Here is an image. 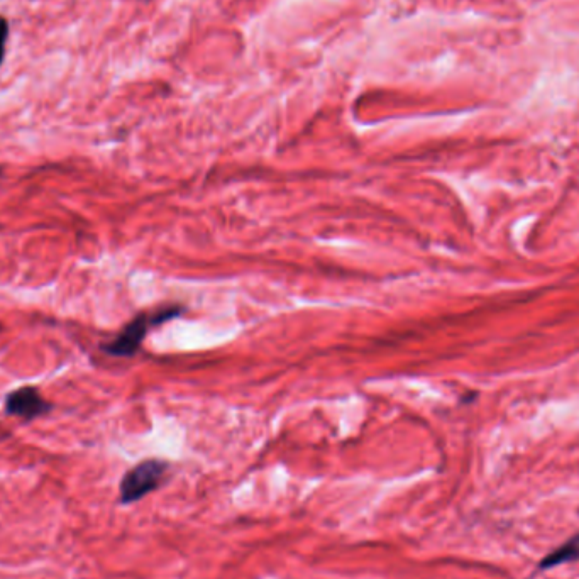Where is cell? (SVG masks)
<instances>
[{
    "mask_svg": "<svg viewBox=\"0 0 579 579\" xmlns=\"http://www.w3.org/2000/svg\"><path fill=\"white\" fill-rule=\"evenodd\" d=\"M177 314H180V309L161 310V312L151 315V317L138 315L136 319L131 320L122 329L121 334L111 344L104 346L105 353L116 356V358L133 356V354L138 353L141 342L144 341V337L148 334L149 326H155V324H160V322H165V320L173 319Z\"/></svg>",
    "mask_w": 579,
    "mask_h": 579,
    "instance_id": "6da1fadb",
    "label": "cell"
},
{
    "mask_svg": "<svg viewBox=\"0 0 579 579\" xmlns=\"http://www.w3.org/2000/svg\"><path fill=\"white\" fill-rule=\"evenodd\" d=\"M165 469L166 464L155 459L144 461L131 469L121 483L122 502H136L139 498L146 497L149 491L155 490L156 486L160 485Z\"/></svg>",
    "mask_w": 579,
    "mask_h": 579,
    "instance_id": "7a4b0ae2",
    "label": "cell"
},
{
    "mask_svg": "<svg viewBox=\"0 0 579 579\" xmlns=\"http://www.w3.org/2000/svg\"><path fill=\"white\" fill-rule=\"evenodd\" d=\"M4 409H6V414L21 417L29 422V420L48 414L53 409V405L46 402L36 386H21L7 395Z\"/></svg>",
    "mask_w": 579,
    "mask_h": 579,
    "instance_id": "3957f363",
    "label": "cell"
},
{
    "mask_svg": "<svg viewBox=\"0 0 579 579\" xmlns=\"http://www.w3.org/2000/svg\"><path fill=\"white\" fill-rule=\"evenodd\" d=\"M579 559V534L571 537L566 544L556 549V551L551 552L549 556L539 564L541 569H551L556 568V566H561V564L574 563Z\"/></svg>",
    "mask_w": 579,
    "mask_h": 579,
    "instance_id": "277c9868",
    "label": "cell"
},
{
    "mask_svg": "<svg viewBox=\"0 0 579 579\" xmlns=\"http://www.w3.org/2000/svg\"><path fill=\"white\" fill-rule=\"evenodd\" d=\"M7 36H9V24L4 17H0V65L6 56Z\"/></svg>",
    "mask_w": 579,
    "mask_h": 579,
    "instance_id": "5b68a950",
    "label": "cell"
},
{
    "mask_svg": "<svg viewBox=\"0 0 579 579\" xmlns=\"http://www.w3.org/2000/svg\"><path fill=\"white\" fill-rule=\"evenodd\" d=\"M0 175H2V168H0Z\"/></svg>",
    "mask_w": 579,
    "mask_h": 579,
    "instance_id": "8992f818",
    "label": "cell"
}]
</instances>
